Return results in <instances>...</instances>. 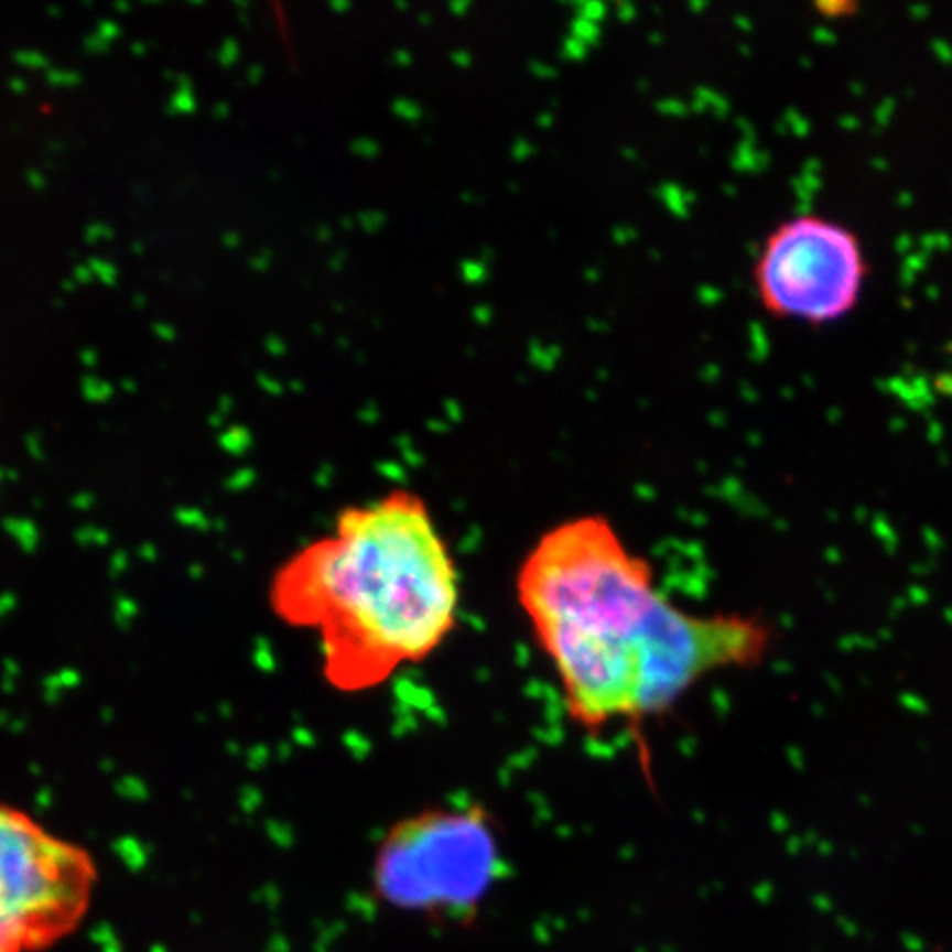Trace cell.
I'll use <instances>...</instances> for the list:
<instances>
[{
  "label": "cell",
  "mask_w": 952,
  "mask_h": 952,
  "mask_svg": "<svg viewBox=\"0 0 952 952\" xmlns=\"http://www.w3.org/2000/svg\"><path fill=\"white\" fill-rule=\"evenodd\" d=\"M234 57H236V53H234V42H225L223 48H220V55H218L220 64L227 66L229 62H234Z\"/></svg>",
  "instance_id": "cell-18"
},
{
  "label": "cell",
  "mask_w": 952,
  "mask_h": 952,
  "mask_svg": "<svg viewBox=\"0 0 952 952\" xmlns=\"http://www.w3.org/2000/svg\"><path fill=\"white\" fill-rule=\"evenodd\" d=\"M44 82L51 88H60V90H68V88H77L82 84V73L73 71V68H48L44 73Z\"/></svg>",
  "instance_id": "cell-9"
},
{
  "label": "cell",
  "mask_w": 952,
  "mask_h": 952,
  "mask_svg": "<svg viewBox=\"0 0 952 952\" xmlns=\"http://www.w3.org/2000/svg\"><path fill=\"white\" fill-rule=\"evenodd\" d=\"M112 236H115L112 227L106 225V223H101V220H95V223L86 225V229H84V240H86L88 245L106 242V240H110Z\"/></svg>",
  "instance_id": "cell-12"
},
{
  "label": "cell",
  "mask_w": 952,
  "mask_h": 952,
  "mask_svg": "<svg viewBox=\"0 0 952 952\" xmlns=\"http://www.w3.org/2000/svg\"><path fill=\"white\" fill-rule=\"evenodd\" d=\"M79 392H82V397H84L88 403L101 405V403H106V401L112 399V394H115V386H112L110 381L101 379V377L95 375V372H84L82 379H79Z\"/></svg>",
  "instance_id": "cell-7"
},
{
  "label": "cell",
  "mask_w": 952,
  "mask_h": 952,
  "mask_svg": "<svg viewBox=\"0 0 952 952\" xmlns=\"http://www.w3.org/2000/svg\"><path fill=\"white\" fill-rule=\"evenodd\" d=\"M152 335L161 342H174L176 339V326L170 322H154L152 324Z\"/></svg>",
  "instance_id": "cell-13"
},
{
  "label": "cell",
  "mask_w": 952,
  "mask_h": 952,
  "mask_svg": "<svg viewBox=\"0 0 952 952\" xmlns=\"http://www.w3.org/2000/svg\"><path fill=\"white\" fill-rule=\"evenodd\" d=\"M93 853L31 811L0 800V952H46L88 917Z\"/></svg>",
  "instance_id": "cell-4"
},
{
  "label": "cell",
  "mask_w": 952,
  "mask_h": 952,
  "mask_svg": "<svg viewBox=\"0 0 952 952\" xmlns=\"http://www.w3.org/2000/svg\"><path fill=\"white\" fill-rule=\"evenodd\" d=\"M516 599L584 732L641 725L705 677L756 666L771 643L762 619L672 604L602 513L549 527L518 566Z\"/></svg>",
  "instance_id": "cell-1"
},
{
  "label": "cell",
  "mask_w": 952,
  "mask_h": 952,
  "mask_svg": "<svg viewBox=\"0 0 952 952\" xmlns=\"http://www.w3.org/2000/svg\"><path fill=\"white\" fill-rule=\"evenodd\" d=\"M26 183L31 185V190L42 192V190L46 187V176H44L40 170H29V172H26Z\"/></svg>",
  "instance_id": "cell-16"
},
{
  "label": "cell",
  "mask_w": 952,
  "mask_h": 952,
  "mask_svg": "<svg viewBox=\"0 0 952 952\" xmlns=\"http://www.w3.org/2000/svg\"><path fill=\"white\" fill-rule=\"evenodd\" d=\"M267 604L282 624L315 632L326 683L357 694L445 643L461 575L425 498L399 487L342 509L328 533L286 555Z\"/></svg>",
  "instance_id": "cell-2"
},
{
  "label": "cell",
  "mask_w": 952,
  "mask_h": 952,
  "mask_svg": "<svg viewBox=\"0 0 952 952\" xmlns=\"http://www.w3.org/2000/svg\"><path fill=\"white\" fill-rule=\"evenodd\" d=\"M86 264H88L95 282H99L104 286H115L119 282V269H117L115 262L95 256V258H88Z\"/></svg>",
  "instance_id": "cell-8"
},
{
  "label": "cell",
  "mask_w": 952,
  "mask_h": 952,
  "mask_svg": "<svg viewBox=\"0 0 952 952\" xmlns=\"http://www.w3.org/2000/svg\"><path fill=\"white\" fill-rule=\"evenodd\" d=\"M143 251H145V245L139 242V240H134L132 242V253H143Z\"/></svg>",
  "instance_id": "cell-23"
},
{
  "label": "cell",
  "mask_w": 952,
  "mask_h": 952,
  "mask_svg": "<svg viewBox=\"0 0 952 952\" xmlns=\"http://www.w3.org/2000/svg\"><path fill=\"white\" fill-rule=\"evenodd\" d=\"M79 361H82L84 368L90 372V370H95L97 364H99V353H97L95 348H84V350L79 353Z\"/></svg>",
  "instance_id": "cell-15"
},
{
  "label": "cell",
  "mask_w": 952,
  "mask_h": 952,
  "mask_svg": "<svg viewBox=\"0 0 952 952\" xmlns=\"http://www.w3.org/2000/svg\"><path fill=\"white\" fill-rule=\"evenodd\" d=\"M174 88L167 99V112L170 115H192L196 110V95L194 84L185 73H172Z\"/></svg>",
  "instance_id": "cell-6"
},
{
  "label": "cell",
  "mask_w": 952,
  "mask_h": 952,
  "mask_svg": "<svg viewBox=\"0 0 952 952\" xmlns=\"http://www.w3.org/2000/svg\"><path fill=\"white\" fill-rule=\"evenodd\" d=\"M145 300H148V298H145V295H143V293H134V298H132V304H134V306H137V309H143V306H145V304H148V302H145Z\"/></svg>",
  "instance_id": "cell-21"
},
{
  "label": "cell",
  "mask_w": 952,
  "mask_h": 952,
  "mask_svg": "<svg viewBox=\"0 0 952 952\" xmlns=\"http://www.w3.org/2000/svg\"><path fill=\"white\" fill-rule=\"evenodd\" d=\"M75 286H77V284L73 282V278H66V280L62 282V291H64V293H68V291H75Z\"/></svg>",
  "instance_id": "cell-22"
},
{
  "label": "cell",
  "mask_w": 952,
  "mask_h": 952,
  "mask_svg": "<svg viewBox=\"0 0 952 952\" xmlns=\"http://www.w3.org/2000/svg\"><path fill=\"white\" fill-rule=\"evenodd\" d=\"M7 88H9L13 95H24V93L29 90V84H26L24 77H20V75H11V77L7 79Z\"/></svg>",
  "instance_id": "cell-17"
},
{
  "label": "cell",
  "mask_w": 952,
  "mask_h": 952,
  "mask_svg": "<svg viewBox=\"0 0 952 952\" xmlns=\"http://www.w3.org/2000/svg\"><path fill=\"white\" fill-rule=\"evenodd\" d=\"M130 53L134 55V57H143V55H148V44L145 42H132L130 44Z\"/></svg>",
  "instance_id": "cell-19"
},
{
  "label": "cell",
  "mask_w": 952,
  "mask_h": 952,
  "mask_svg": "<svg viewBox=\"0 0 952 952\" xmlns=\"http://www.w3.org/2000/svg\"><path fill=\"white\" fill-rule=\"evenodd\" d=\"M115 11H130V4L128 2H117Z\"/></svg>",
  "instance_id": "cell-25"
},
{
  "label": "cell",
  "mask_w": 952,
  "mask_h": 952,
  "mask_svg": "<svg viewBox=\"0 0 952 952\" xmlns=\"http://www.w3.org/2000/svg\"><path fill=\"white\" fill-rule=\"evenodd\" d=\"M71 278H73V282H75L77 286H84V284H90V282H93V273H90V269H88L86 262L75 264Z\"/></svg>",
  "instance_id": "cell-14"
},
{
  "label": "cell",
  "mask_w": 952,
  "mask_h": 952,
  "mask_svg": "<svg viewBox=\"0 0 952 952\" xmlns=\"http://www.w3.org/2000/svg\"><path fill=\"white\" fill-rule=\"evenodd\" d=\"M93 33L95 35H99L106 44H115L119 37H121V33H123V29H121V24L117 22V20H110V18H101L97 24H95V29H93Z\"/></svg>",
  "instance_id": "cell-11"
},
{
  "label": "cell",
  "mask_w": 952,
  "mask_h": 952,
  "mask_svg": "<svg viewBox=\"0 0 952 952\" xmlns=\"http://www.w3.org/2000/svg\"><path fill=\"white\" fill-rule=\"evenodd\" d=\"M46 13H48L51 18H60V15H62V9H57V7H48Z\"/></svg>",
  "instance_id": "cell-24"
},
{
  "label": "cell",
  "mask_w": 952,
  "mask_h": 952,
  "mask_svg": "<svg viewBox=\"0 0 952 952\" xmlns=\"http://www.w3.org/2000/svg\"><path fill=\"white\" fill-rule=\"evenodd\" d=\"M500 873L491 815L478 804H441L403 815L383 833L370 884L394 910L458 923L476 917Z\"/></svg>",
  "instance_id": "cell-3"
},
{
  "label": "cell",
  "mask_w": 952,
  "mask_h": 952,
  "mask_svg": "<svg viewBox=\"0 0 952 952\" xmlns=\"http://www.w3.org/2000/svg\"><path fill=\"white\" fill-rule=\"evenodd\" d=\"M13 62L26 71H42L46 73L51 68V60L35 48H20L13 53Z\"/></svg>",
  "instance_id": "cell-10"
},
{
  "label": "cell",
  "mask_w": 952,
  "mask_h": 952,
  "mask_svg": "<svg viewBox=\"0 0 952 952\" xmlns=\"http://www.w3.org/2000/svg\"><path fill=\"white\" fill-rule=\"evenodd\" d=\"M119 388H121L123 392L132 394V392H137V381H134V379H130V377H126V379H121V381H119Z\"/></svg>",
  "instance_id": "cell-20"
},
{
  "label": "cell",
  "mask_w": 952,
  "mask_h": 952,
  "mask_svg": "<svg viewBox=\"0 0 952 952\" xmlns=\"http://www.w3.org/2000/svg\"><path fill=\"white\" fill-rule=\"evenodd\" d=\"M868 260L859 236L844 223L804 212L780 220L760 242L754 289L760 306L780 320L829 324L848 315L866 286Z\"/></svg>",
  "instance_id": "cell-5"
}]
</instances>
